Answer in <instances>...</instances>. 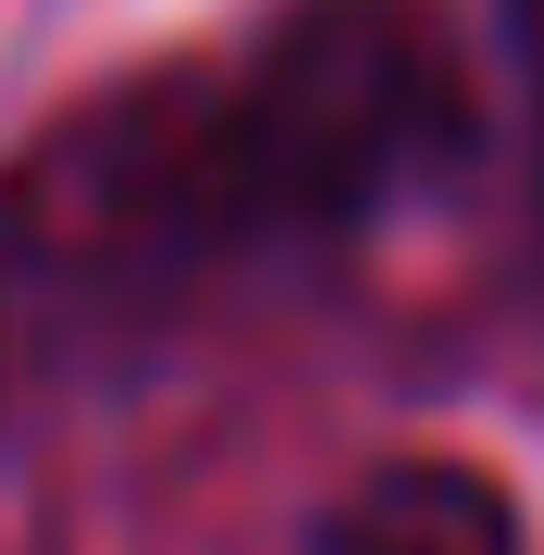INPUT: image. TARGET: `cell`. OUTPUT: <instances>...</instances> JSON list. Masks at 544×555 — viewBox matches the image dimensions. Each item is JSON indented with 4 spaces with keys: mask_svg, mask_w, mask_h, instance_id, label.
<instances>
[{
    "mask_svg": "<svg viewBox=\"0 0 544 555\" xmlns=\"http://www.w3.org/2000/svg\"><path fill=\"white\" fill-rule=\"evenodd\" d=\"M309 555H520V506L470 456H383L322 506Z\"/></svg>",
    "mask_w": 544,
    "mask_h": 555,
    "instance_id": "obj_3",
    "label": "cell"
},
{
    "mask_svg": "<svg viewBox=\"0 0 544 555\" xmlns=\"http://www.w3.org/2000/svg\"><path fill=\"white\" fill-rule=\"evenodd\" d=\"M236 235H346L421 198L470 137L458 50L421 0H298L236 75H199Z\"/></svg>",
    "mask_w": 544,
    "mask_h": 555,
    "instance_id": "obj_1",
    "label": "cell"
},
{
    "mask_svg": "<svg viewBox=\"0 0 544 555\" xmlns=\"http://www.w3.org/2000/svg\"><path fill=\"white\" fill-rule=\"evenodd\" d=\"M25 247L50 259L62 284H186L211 259H236V198H223V160H211V100L199 75H149L124 100L75 112L62 137L25 160L13 185Z\"/></svg>",
    "mask_w": 544,
    "mask_h": 555,
    "instance_id": "obj_2",
    "label": "cell"
}]
</instances>
